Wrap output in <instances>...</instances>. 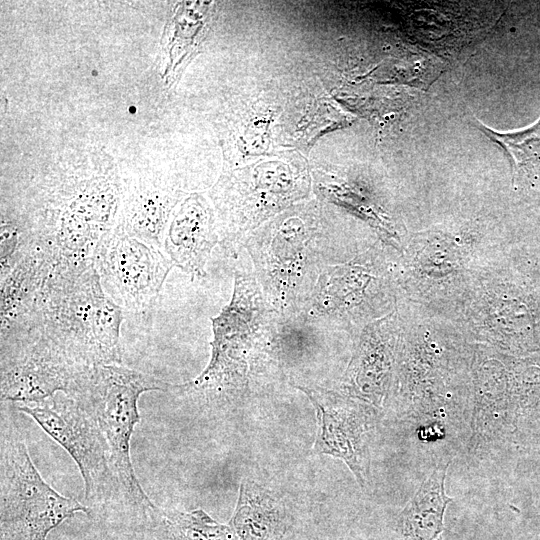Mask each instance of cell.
Here are the masks:
<instances>
[{"label":"cell","instance_id":"1","mask_svg":"<svg viewBox=\"0 0 540 540\" xmlns=\"http://www.w3.org/2000/svg\"><path fill=\"white\" fill-rule=\"evenodd\" d=\"M236 265L232 298L212 319L211 356L194 379L171 384L168 392L202 411H220L241 402L253 376L276 365L271 347L277 312L267 302L251 261Z\"/></svg>","mask_w":540,"mask_h":540},{"label":"cell","instance_id":"2","mask_svg":"<svg viewBox=\"0 0 540 540\" xmlns=\"http://www.w3.org/2000/svg\"><path fill=\"white\" fill-rule=\"evenodd\" d=\"M123 309L105 292L95 264L52 271L32 329L80 368L120 364Z\"/></svg>","mask_w":540,"mask_h":540},{"label":"cell","instance_id":"3","mask_svg":"<svg viewBox=\"0 0 540 540\" xmlns=\"http://www.w3.org/2000/svg\"><path fill=\"white\" fill-rule=\"evenodd\" d=\"M269 305L279 314L302 311L326 268L341 263L317 214L295 210L251 232L244 244Z\"/></svg>","mask_w":540,"mask_h":540},{"label":"cell","instance_id":"4","mask_svg":"<svg viewBox=\"0 0 540 540\" xmlns=\"http://www.w3.org/2000/svg\"><path fill=\"white\" fill-rule=\"evenodd\" d=\"M170 386L149 374L120 364H109L84 370L69 394L92 415L107 442L122 503L138 512L146 522L158 508L135 474L130 441L140 422L139 397L149 391L168 392Z\"/></svg>","mask_w":540,"mask_h":540},{"label":"cell","instance_id":"5","mask_svg":"<svg viewBox=\"0 0 540 540\" xmlns=\"http://www.w3.org/2000/svg\"><path fill=\"white\" fill-rule=\"evenodd\" d=\"M0 486L1 540H46L64 520L91 511L42 478L20 431L3 417Z\"/></svg>","mask_w":540,"mask_h":540},{"label":"cell","instance_id":"6","mask_svg":"<svg viewBox=\"0 0 540 540\" xmlns=\"http://www.w3.org/2000/svg\"><path fill=\"white\" fill-rule=\"evenodd\" d=\"M72 457L84 482L86 500L103 506L122 503L107 442L92 415L65 393L36 403L19 404Z\"/></svg>","mask_w":540,"mask_h":540},{"label":"cell","instance_id":"7","mask_svg":"<svg viewBox=\"0 0 540 540\" xmlns=\"http://www.w3.org/2000/svg\"><path fill=\"white\" fill-rule=\"evenodd\" d=\"M95 266L105 292L117 305L143 312L155 304L174 264L161 249L118 226L101 239Z\"/></svg>","mask_w":540,"mask_h":540},{"label":"cell","instance_id":"8","mask_svg":"<svg viewBox=\"0 0 540 540\" xmlns=\"http://www.w3.org/2000/svg\"><path fill=\"white\" fill-rule=\"evenodd\" d=\"M311 401L317 417L314 451L342 460L365 488L370 480V446L380 412L342 392L293 384Z\"/></svg>","mask_w":540,"mask_h":540},{"label":"cell","instance_id":"9","mask_svg":"<svg viewBox=\"0 0 540 540\" xmlns=\"http://www.w3.org/2000/svg\"><path fill=\"white\" fill-rule=\"evenodd\" d=\"M86 369L36 330L1 340V401L27 404L60 392L69 395Z\"/></svg>","mask_w":540,"mask_h":540},{"label":"cell","instance_id":"10","mask_svg":"<svg viewBox=\"0 0 540 540\" xmlns=\"http://www.w3.org/2000/svg\"><path fill=\"white\" fill-rule=\"evenodd\" d=\"M380 279L372 254L331 265L302 311L329 329L347 327L373 310L371 289Z\"/></svg>","mask_w":540,"mask_h":540},{"label":"cell","instance_id":"11","mask_svg":"<svg viewBox=\"0 0 540 540\" xmlns=\"http://www.w3.org/2000/svg\"><path fill=\"white\" fill-rule=\"evenodd\" d=\"M391 324L389 318H384L359 332L340 384L342 393L380 413L387 409L397 364L399 342Z\"/></svg>","mask_w":540,"mask_h":540},{"label":"cell","instance_id":"12","mask_svg":"<svg viewBox=\"0 0 540 540\" xmlns=\"http://www.w3.org/2000/svg\"><path fill=\"white\" fill-rule=\"evenodd\" d=\"M220 243L207 208L197 197L186 200L165 232L163 251L174 266L194 277L205 275L213 248Z\"/></svg>","mask_w":540,"mask_h":540},{"label":"cell","instance_id":"13","mask_svg":"<svg viewBox=\"0 0 540 540\" xmlns=\"http://www.w3.org/2000/svg\"><path fill=\"white\" fill-rule=\"evenodd\" d=\"M451 460L439 463L397 516L391 540H444V514L453 498L445 491Z\"/></svg>","mask_w":540,"mask_h":540},{"label":"cell","instance_id":"14","mask_svg":"<svg viewBox=\"0 0 540 540\" xmlns=\"http://www.w3.org/2000/svg\"><path fill=\"white\" fill-rule=\"evenodd\" d=\"M229 525L240 540H281L290 526V516L270 490L243 479Z\"/></svg>","mask_w":540,"mask_h":540},{"label":"cell","instance_id":"15","mask_svg":"<svg viewBox=\"0 0 540 540\" xmlns=\"http://www.w3.org/2000/svg\"><path fill=\"white\" fill-rule=\"evenodd\" d=\"M147 523L156 540H240L230 525L218 523L202 509H157Z\"/></svg>","mask_w":540,"mask_h":540},{"label":"cell","instance_id":"16","mask_svg":"<svg viewBox=\"0 0 540 540\" xmlns=\"http://www.w3.org/2000/svg\"><path fill=\"white\" fill-rule=\"evenodd\" d=\"M474 126L505 151L511 162L513 180L540 168V118L529 127L503 133L476 118Z\"/></svg>","mask_w":540,"mask_h":540}]
</instances>
